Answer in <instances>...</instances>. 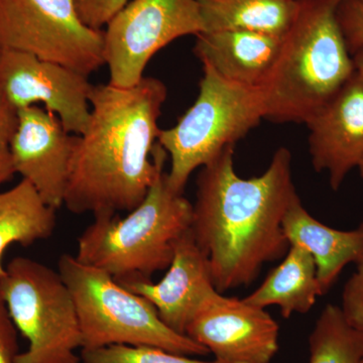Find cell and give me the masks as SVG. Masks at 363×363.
Returning a JSON list of instances; mask_svg holds the SVG:
<instances>
[{
	"label": "cell",
	"mask_w": 363,
	"mask_h": 363,
	"mask_svg": "<svg viewBox=\"0 0 363 363\" xmlns=\"http://www.w3.org/2000/svg\"><path fill=\"white\" fill-rule=\"evenodd\" d=\"M18 112L0 94V187L16 175L11 142L18 128Z\"/></svg>",
	"instance_id": "cell-22"
},
{
	"label": "cell",
	"mask_w": 363,
	"mask_h": 363,
	"mask_svg": "<svg viewBox=\"0 0 363 363\" xmlns=\"http://www.w3.org/2000/svg\"><path fill=\"white\" fill-rule=\"evenodd\" d=\"M283 228L290 245H300L312 255L324 294L344 267L363 262V223L347 231L325 225L307 211L298 196L286 211Z\"/></svg>",
	"instance_id": "cell-16"
},
{
	"label": "cell",
	"mask_w": 363,
	"mask_h": 363,
	"mask_svg": "<svg viewBox=\"0 0 363 363\" xmlns=\"http://www.w3.org/2000/svg\"><path fill=\"white\" fill-rule=\"evenodd\" d=\"M339 26L350 54L363 45V4L359 0H343L337 9Z\"/></svg>",
	"instance_id": "cell-23"
},
{
	"label": "cell",
	"mask_w": 363,
	"mask_h": 363,
	"mask_svg": "<svg viewBox=\"0 0 363 363\" xmlns=\"http://www.w3.org/2000/svg\"><path fill=\"white\" fill-rule=\"evenodd\" d=\"M310 363H362L363 331L346 322L340 307L327 305L309 337Z\"/></svg>",
	"instance_id": "cell-20"
},
{
	"label": "cell",
	"mask_w": 363,
	"mask_h": 363,
	"mask_svg": "<svg viewBox=\"0 0 363 363\" xmlns=\"http://www.w3.org/2000/svg\"><path fill=\"white\" fill-rule=\"evenodd\" d=\"M0 295L28 347L16 363H81L82 335L75 302L59 272L14 257L0 276Z\"/></svg>",
	"instance_id": "cell-7"
},
{
	"label": "cell",
	"mask_w": 363,
	"mask_h": 363,
	"mask_svg": "<svg viewBox=\"0 0 363 363\" xmlns=\"http://www.w3.org/2000/svg\"><path fill=\"white\" fill-rule=\"evenodd\" d=\"M193 204L172 190L162 172L125 217H94L78 238L76 259L118 281H150L168 269L179 240L192 225Z\"/></svg>",
	"instance_id": "cell-4"
},
{
	"label": "cell",
	"mask_w": 363,
	"mask_h": 363,
	"mask_svg": "<svg viewBox=\"0 0 363 363\" xmlns=\"http://www.w3.org/2000/svg\"><path fill=\"white\" fill-rule=\"evenodd\" d=\"M343 0H298L264 84V119L307 123L355 73L337 18Z\"/></svg>",
	"instance_id": "cell-3"
},
{
	"label": "cell",
	"mask_w": 363,
	"mask_h": 363,
	"mask_svg": "<svg viewBox=\"0 0 363 363\" xmlns=\"http://www.w3.org/2000/svg\"><path fill=\"white\" fill-rule=\"evenodd\" d=\"M204 32L245 30L284 37L297 14L298 0H197ZM203 32V33H204Z\"/></svg>",
	"instance_id": "cell-18"
},
{
	"label": "cell",
	"mask_w": 363,
	"mask_h": 363,
	"mask_svg": "<svg viewBox=\"0 0 363 363\" xmlns=\"http://www.w3.org/2000/svg\"><path fill=\"white\" fill-rule=\"evenodd\" d=\"M340 309L350 326L363 331V262L344 286Z\"/></svg>",
	"instance_id": "cell-24"
},
{
	"label": "cell",
	"mask_w": 363,
	"mask_h": 363,
	"mask_svg": "<svg viewBox=\"0 0 363 363\" xmlns=\"http://www.w3.org/2000/svg\"><path fill=\"white\" fill-rule=\"evenodd\" d=\"M92 89L79 72L28 52L0 50V94L18 111L44 104L67 131L80 135L89 123Z\"/></svg>",
	"instance_id": "cell-10"
},
{
	"label": "cell",
	"mask_w": 363,
	"mask_h": 363,
	"mask_svg": "<svg viewBox=\"0 0 363 363\" xmlns=\"http://www.w3.org/2000/svg\"><path fill=\"white\" fill-rule=\"evenodd\" d=\"M168 89L143 77L133 87L93 85L89 123L77 135L64 205L94 217L130 212L164 172L157 121Z\"/></svg>",
	"instance_id": "cell-1"
},
{
	"label": "cell",
	"mask_w": 363,
	"mask_h": 363,
	"mask_svg": "<svg viewBox=\"0 0 363 363\" xmlns=\"http://www.w3.org/2000/svg\"><path fill=\"white\" fill-rule=\"evenodd\" d=\"M0 50H1V49H0Z\"/></svg>",
	"instance_id": "cell-30"
},
{
	"label": "cell",
	"mask_w": 363,
	"mask_h": 363,
	"mask_svg": "<svg viewBox=\"0 0 363 363\" xmlns=\"http://www.w3.org/2000/svg\"><path fill=\"white\" fill-rule=\"evenodd\" d=\"M0 49L28 52L88 77L104 65V30L83 23L75 0H0Z\"/></svg>",
	"instance_id": "cell-8"
},
{
	"label": "cell",
	"mask_w": 363,
	"mask_h": 363,
	"mask_svg": "<svg viewBox=\"0 0 363 363\" xmlns=\"http://www.w3.org/2000/svg\"><path fill=\"white\" fill-rule=\"evenodd\" d=\"M315 171L337 191L363 160V79L357 73L306 123Z\"/></svg>",
	"instance_id": "cell-13"
},
{
	"label": "cell",
	"mask_w": 363,
	"mask_h": 363,
	"mask_svg": "<svg viewBox=\"0 0 363 363\" xmlns=\"http://www.w3.org/2000/svg\"><path fill=\"white\" fill-rule=\"evenodd\" d=\"M11 142L14 169L48 206L64 205L77 135L64 128L56 114L42 107L20 109Z\"/></svg>",
	"instance_id": "cell-12"
},
{
	"label": "cell",
	"mask_w": 363,
	"mask_h": 363,
	"mask_svg": "<svg viewBox=\"0 0 363 363\" xmlns=\"http://www.w3.org/2000/svg\"><path fill=\"white\" fill-rule=\"evenodd\" d=\"M194 54L225 80L259 88L271 72L283 37L245 30L204 32L196 37Z\"/></svg>",
	"instance_id": "cell-15"
},
{
	"label": "cell",
	"mask_w": 363,
	"mask_h": 363,
	"mask_svg": "<svg viewBox=\"0 0 363 363\" xmlns=\"http://www.w3.org/2000/svg\"><path fill=\"white\" fill-rule=\"evenodd\" d=\"M82 363H221L201 362L187 355L177 354L150 346L111 345L92 350H82Z\"/></svg>",
	"instance_id": "cell-21"
},
{
	"label": "cell",
	"mask_w": 363,
	"mask_h": 363,
	"mask_svg": "<svg viewBox=\"0 0 363 363\" xmlns=\"http://www.w3.org/2000/svg\"><path fill=\"white\" fill-rule=\"evenodd\" d=\"M358 169H359L360 176H362V178L363 179V160L360 166L358 167Z\"/></svg>",
	"instance_id": "cell-28"
},
{
	"label": "cell",
	"mask_w": 363,
	"mask_h": 363,
	"mask_svg": "<svg viewBox=\"0 0 363 363\" xmlns=\"http://www.w3.org/2000/svg\"><path fill=\"white\" fill-rule=\"evenodd\" d=\"M58 266L77 309L82 350L130 345L150 346L187 357L209 353L204 346L167 326L149 301L124 288L106 272L70 255H62Z\"/></svg>",
	"instance_id": "cell-5"
},
{
	"label": "cell",
	"mask_w": 363,
	"mask_h": 363,
	"mask_svg": "<svg viewBox=\"0 0 363 363\" xmlns=\"http://www.w3.org/2000/svg\"><path fill=\"white\" fill-rule=\"evenodd\" d=\"M56 211L23 179L14 187L0 191V276L6 272L2 257L9 247L14 243L30 247L52 236Z\"/></svg>",
	"instance_id": "cell-19"
},
{
	"label": "cell",
	"mask_w": 363,
	"mask_h": 363,
	"mask_svg": "<svg viewBox=\"0 0 363 363\" xmlns=\"http://www.w3.org/2000/svg\"><path fill=\"white\" fill-rule=\"evenodd\" d=\"M204 30L197 0H130L104 28L109 84L121 88L138 84L160 50Z\"/></svg>",
	"instance_id": "cell-9"
},
{
	"label": "cell",
	"mask_w": 363,
	"mask_h": 363,
	"mask_svg": "<svg viewBox=\"0 0 363 363\" xmlns=\"http://www.w3.org/2000/svg\"><path fill=\"white\" fill-rule=\"evenodd\" d=\"M359 1L363 4V0H359Z\"/></svg>",
	"instance_id": "cell-29"
},
{
	"label": "cell",
	"mask_w": 363,
	"mask_h": 363,
	"mask_svg": "<svg viewBox=\"0 0 363 363\" xmlns=\"http://www.w3.org/2000/svg\"><path fill=\"white\" fill-rule=\"evenodd\" d=\"M167 269L157 283L138 279L119 284L149 301L167 326L186 335V328L196 313L218 292L206 255L196 242L191 229L177 243L173 260Z\"/></svg>",
	"instance_id": "cell-14"
},
{
	"label": "cell",
	"mask_w": 363,
	"mask_h": 363,
	"mask_svg": "<svg viewBox=\"0 0 363 363\" xmlns=\"http://www.w3.org/2000/svg\"><path fill=\"white\" fill-rule=\"evenodd\" d=\"M130 0H75L79 16L86 26L102 30Z\"/></svg>",
	"instance_id": "cell-25"
},
{
	"label": "cell",
	"mask_w": 363,
	"mask_h": 363,
	"mask_svg": "<svg viewBox=\"0 0 363 363\" xmlns=\"http://www.w3.org/2000/svg\"><path fill=\"white\" fill-rule=\"evenodd\" d=\"M264 119L259 88L235 84L203 65L199 94L194 104L168 130H161L157 143L168 154L172 190L184 194L190 176L235 147Z\"/></svg>",
	"instance_id": "cell-6"
},
{
	"label": "cell",
	"mask_w": 363,
	"mask_h": 363,
	"mask_svg": "<svg viewBox=\"0 0 363 363\" xmlns=\"http://www.w3.org/2000/svg\"><path fill=\"white\" fill-rule=\"evenodd\" d=\"M323 295L312 255L300 245H290L283 262L243 300L262 309L278 306L281 316L290 318L309 312Z\"/></svg>",
	"instance_id": "cell-17"
},
{
	"label": "cell",
	"mask_w": 363,
	"mask_h": 363,
	"mask_svg": "<svg viewBox=\"0 0 363 363\" xmlns=\"http://www.w3.org/2000/svg\"><path fill=\"white\" fill-rule=\"evenodd\" d=\"M18 331L6 301L0 295V363H16L20 354Z\"/></svg>",
	"instance_id": "cell-26"
},
{
	"label": "cell",
	"mask_w": 363,
	"mask_h": 363,
	"mask_svg": "<svg viewBox=\"0 0 363 363\" xmlns=\"http://www.w3.org/2000/svg\"><path fill=\"white\" fill-rule=\"evenodd\" d=\"M355 73L363 79V45L351 54Z\"/></svg>",
	"instance_id": "cell-27"
},
{
	"label": "cell",
	"mask_w": 363,
	"mask_h": 363,
	"mask_svg": "<svg viewBox=\"0 0 363 363\" xmlns=\"http://www.w3.org/2000/svg\"><path fill=\"white\" fill-rule=\"evenodd\" d=\"M185 334L221 363H269L279 350V325L266 309L219 292L201 306Z\"/></svg>",
	"instance_id": "cell-11"
},
{
	"label": "cell",
	"mask_w": 363,
	"mask_h": 363,
	"mask_svg": "<svg viewBox=\"0 0 363 363\" xmlns=\"http://www.w3.org/2000/svg\"><path fill=\"white\" fill-rule=\"evenodd\" d=\"M233 156L228 147L201 168L191 225L221 294L250 285L264 264L285 257L290 243L283 221L298 196L286 147L274 152L262 175L250 179L236 174Z\"/></svg>",
	"instance_id": "cell-2"
}]
</instances>
